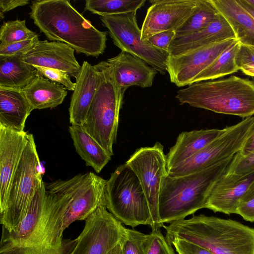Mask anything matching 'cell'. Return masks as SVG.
Instances as JSON below:
<instances>
[{
	"label": "cell",
	"mask_w": 254,
	"mask_h": 254,
	"mask_svg": "<svg viewBox=\"0 0 254 254\" xmlns=\"http://www.w3.org/2000/svg\"><path fill=\"white\" fill-rule=\"evenodd\" d=\"M29 16L49 40L64 43L76 53L98 57L106 48L107 33L94 27L66 0L32 2Z\"/></svg>",
	"instance_id": "obj_1"
},
{
	"label": "cell",
	"mask_w": 254,
	"mask_h": 254,
	"mask_svg": "<svg viewBox=\"0 0 254 254\" xmlns=\"http://www.w3.org/2000/svg\"><path fill=\"white\" fill-rule=\"evenodd\" d=\"M163 227L169 241L182 239L214 254H254V228L236 220L193 215Z\"/></svg>",
	"instance_id": "obj_2"
},
{
	"label": "cell",
	"mask_w": 254,
	"mask_h": 254,
	"mask_svg": "<svg viewBox=\"0 0 254 254\" xmlns=\"http://www.w3.org/2000/svg\"><path fill=\"white\" fill-rule=\"evenodd\" d=\"M233 157L188 175L171 177L167 174L162 180L159 198L161 227L204 208L210 190L226 172Z\"/></svg>",
	"instance_id": "obj_3"
},
{
	"label": "cell",
	"mask_w": 254,
	"mask_h": 254,
	"mask_svg": "<svg viewBox=\"0 0 254 254\" xmlns=\"http://www.w3.org/2000/svg\"><path fill=\"white\" fill-rule=\"evenodd\" d=\"M176 97L181 105L216 113L242 118L254 115V82L237 76L193 83L178 90Z\"/></svg>",
	"instance_id": "obj_4"
},
{
	"label": "cell",
	"mask_w": 254,
	"mask_h": 254,
	"mask_svg": "<svg viewBox=\"0 0 254 254\" xmlns=\"http://www.w3.org/2000/svg\"><path fill=\"white\" fill-rule=\"evenodd\" d=\"M94 66L98 76L97 87L82 126L112 156L123 98L118 93L109 63L102 61Z\"/></svg>",
	"instance_id": "obj_5"
},
{
	"label": "cell",
	"mask_w": 254,
	"mask_h": 254,
	"mask_svg": "<svg viewBox=\"0 0 254 254\" xmlns=\"http://www.w3.org/2000/svg\"><path fill=\"white\" fill-rule=\"evenodd\" d=\"M106 208L114 216L132 228L154 224L149 204L139 180L126 163L120 165L107 180Z\"/></svg>",
	"instance_id": "obj_6"
},
{
	"label": "cell",
	"mask_w": 254,
	"mask_h": 254,
	"mask_svg": "<svg viewBox=\"0 0 254 254\" xmlns=\"http://www.w3.org/2000/svg\"><path fill=\"white\" fill-rule=\"evenodd\" d=\"M75 221L63 203L45 194L43 214L35 231L22 242L0 244V254H65L74 240H63V232Z\"/></svg>",
	"instance_id": "obj_7"
},
{
	"label": "cell",
	"mask_w": 254,
	"mask_h": 254,
	"mask_svg": "<svg viewBox=\"0 0 254 254\" xmlns=\"http://www.w3.org/2000/svg\"><path fill=\"white\" fill-rule=\"evenodd\" d=\"M42 174L34 136L29 133L28 142L11 181L5 207L0 213L3 229L11 232L22 222L43 181Z\"/></svg>",
	"instance_id": "obj_8"
},
{
	"label": "cell",
	"mask_w": 254,
	"mask_h": 254,
	"mask_svg": "<svg viewBox=\"0 0 254 254\" xmlns=\"http://www.w3.org/2000/svg\"><path fill=\"white\" fill-rule=\"evenodd\" d=\"M254 131V117L226 127L211 142L177 166L167 170L171 177L191 174L233 157Z\"/></svg>",
	"instance_id": "obj_9"
},
{
	"label": "cell",
	"mask_w": 254,
	"mask_h": 254,
	"mask_svg": "<svg viewBox=\"0 0 254 254\" xmlns=\"http://www.w3.org/2000/svg\"><path fill=\"white\" fill-rule=\"evenodd\" d=\"M136 13L131 12L100 16V18L108 29L114 44L122 51L140 58L157 72L165 74L167 71V62L169 55L142 40Z\"/></svg>",
	"instance_id": "obj_10"
},
{
	"label": "cell",
	"mask_w": 254,
	"mask_h": 254,
	"mask_svg": "<svg viewBox=\"0 0 254 254\" xmlns=\"http://www.w3.org/2000/svg\"><path fill=\"white\" fill-rule=\"evenodd\" d=\"M126 229L103 204L85 220L83 231L65 254H108L120 243Z\"/></svg>",
	"instance_id": "obj_11"
},
{
	"label": "cell",
	"mask_w": 254,
	"mask_h": 254,
	"mask_svg": "<svg viewBox=\"0 0 254 254\" xmlns=\"http://www.w3.org/2000/svg\"><path fill=\"white\" fill-rule=\"evenodd\" d=\"M125 163L138 177L146 195L154 224L152 229L161 228L159 224V198L162 180L167 174L163 146L156 142L152 147H141Z\"/></svg>",
	"instance_id": "obj_12"
},
{
	"label": "cell",
	"mask_w": 254,
	"mask_h": 254,
	"mask_svg": "<svg viewBox=\"0 0 254 254\" xmlns=\"http://www.w3.org/2000/svg\"><path fill=\"white\" fill-rule=\"evenodd\" d=\"M236 40V39H227L177 55H169L167 70L171 81L178 87L190 85L197 75Z\"/></svg>",
	"instance_id": "obj_13"
},
{
	"label": "cell",
	"mask_w": 254,
	"mask_h": 254,
	"mask_svg": "<svg viewBox=\"0 0 254 254\" xmlns=\"http://www.w3.org/2000/svg\"><path fill=\"white\" fill-rule=\"evenodd\" d=\"M141 30V39L163 31H174L183 24L195 9L198 0H150Z\"/></svg>",
	"instance_id": "obj_14"
},
{
	"label": "cell",
	"mask_w": 254,
	"mask_h": 254,
	"mask_svg": "<svg viewBox=\"0 0 254 254\" xmlns=\"http://www.w3.org/2000/svg\"><path fill=\"white\" fill-rule=\"evenodd\" d=\"M29 134L0 125V213L5 207L11 181L28 142Z\"/></svg>",
	"instance_id": "obj_15"
},
{
	"label": "cell",
	"mask_w": 254,
	"mask_h": 254,
	"mask_svg": "<svg viewBox=\"0 0 254 254\" xmlns=\"http://www.w3.org/2000/svg\"><path fill=\"white\" fill-rule=\"evenodd\" d=\"M75 50L60 42L38 40L22 56V60L30 65L56 68L76 78L81 65L74 56Z\"/></svg>",
	"instance_id": "obj_16"
},
{
	"label": "cell",
	"mask_w": 254,
	"mask_h": 254,
	"mask_svg": "<svg viewBox=\"0 0 254 254\" xmlns=\"http://www.w3.org/2000/svg\"><path fill=\"white\" fill-rule=\"evenodd\" d=\"M107 62L112 68L118 93L122 98L127 89L132 86L151 87L157 73L142 60L125 52Z\"/></svg>",
	"instance_id": "obj_17"
},
{
	"label": "cell",
	"mask_w": 254,
	"mask_h": 254,
	"mask_svg": "<svg viewBox=\"0 0 254 254\" xmlns=\"http://www.w3.org/2000/svg\"><path fill=\"white\" fill-rule=\"evenodd\" d=\"M254 179V173L239 176L225 172L210 190L204 208L214 212L236 214L238 204Z\"/></svg>",
	"instance_id": "obj_18"
},
{
	"label": "cell",
	"mask_w": 254,
	"mask_h": 254,
	"mask_svg": "<svg viewBox=\"0 0 254 254\" xmlns=\"http://www.w3.org/2000/svg\"><path fill=\"white\" fill-rule=\"evenodd\" d=\"M98 76L94 65L83 62L76 78L68 109L71 125H82L97 87Z\"/></svg>",
	"instance_id": "obj_19"
},
{
	"label": "cell",
	"mask_w": 254,
	"mask_h": 254,
	"mask_svg": "<svg viewBox=\"0 0 254 254\" xmlns=\"http://www.w3.org/2000/svg\"><path fill=\"white\" fill-rule=\"evenodd\" d=\"M230 39H236L235 34L224 16L219 12L215 20L204 29L195 33L174 37L169 47L170 56L212 43Z\"/></svg>",
	"instance_id": "obj_20"
},
{
	"label": "cell",
	"mask_w": 254,
	"mask_h": 254,
	"mask_svg": "<svg viewBox=\"0 0 254 254\" xmlns=\"http://www.w3.org/2000/svg\"><path fill=\"white\" fill-rule=\"evenodd\" d=\"M222 129H208L180 133L166 155L167 170L181 164L216 138Z\"/></svg>",
	"instance_id": "obj_21"
},
{
	"label": "cell",
	"mask_w": 254,
	"mask_h": 254,
	"mask_svg": "<svg viewBox=\"0 0 254 254\" xmlns=\"http://www.w3.org/2000/svg\"><path fill=\"white\" fill-rule=\"evenodd\" d=\"M33 111L21 89L0 87V125L24 131L26 121Z\"/></svg>",
	"instance_id": "obj_22"
},
{
	"label": "cell",
	"mask_w": 254,
	"mask_h": 254,
	"mask_svg": "<svg viewBox=\"0 0 254 254\" xmlns=\"http://www.w3.org/2000/svg\"><path fill=\"white\" fill-rule=\"evenodd\" d=\"M243 45L254 46V17L237 0H211Z\"/></svg>",
	"instance_id": "obj_23"
},
{
	"label": "cell",
	"mask_w": 254,
	"mask_h": 254,
	"mask_svg": "<svg viewBox=\"0 0 254 254\" xmlns=\"http://www.w3.org/2000/svg\"><path fill=\"white\" fill-rule=\"evenodd\" d=\"M21 91L33 110L55 108L67 94L64 86L39 74Z\"/></svg>",
	"instance_id": "obj_24"
},
{
	"label": "cell",
	"mask_w": 254,
	"mask_h": 254,
	"mask_svg": "<svg viewBox=\"0 0 254 254\" xmlns=\"http://www.w3.org/2000/svg\"><path fill=\"white\" fill-rule=\"evenodd\" d=\"M68 130L77 154L87 166L100 173L111 160V156L82 125H71Z\"/></svg>",
	"instance_id": "obj_25"
},
{
	"label": "cell",
	"mask_w": 254,
	"mask_h": 254,
	"mask_svg": "<svg viewBox=\"0 0 254 254\" xmlns=\"http://www.w3.org/2000/svg\"><path fill=\"white\" fill-rule=\"evenodd\" d=\"M45 203V183L42 181L38 187L22 222L11 232L2 229L0 244H16L27 239L35 231L42 217Z\"/></svg>",
	"instance_id": "obj_26"
},
{
	"label": "cell",
	"mask_w": 254,
	"mask_h": 254,
	"mask_svg": "<svg viewBox=\"0 0 254 254\" xmlns=\"http://www.w3.org/2000/svg\"><path fill=\"white\" fill-rule=\"evenodd\" d=\"M22 55L0 57V87L22 89L39 74L32 65L22 60Z\"/></svg>",
	"instance_id": "obj_27"
},
{
	"label": "cell",
	"mask_w": 254,
	"mask_h": 254,
	"mask_svg": "<svg viewBox=\"0 0 254 254\" xmlns=\"http://www.w3.org/2000/svg\"><path fill=\"white\" fill-rule=\"evenodd\" d=\"M240 46L237 40L221 53L216 60L192 80L195 82L216 79L240 70L236 62V55Z\"/></svg>",
	"instance_id": "obj_28"
},
{
	"label": "cell",
	"mask_w": 254,
	"mask_h": 254,
	"mask_svg": "<svg viewBox=\"0 0 254 254\" xmlns=\"http://www.w3.org/2000/svg\"><path fill=\"white\" fill-rule=\"evenodd\" d=\"M219 13L211 0H198L193 12L175 32V37L190 35L204 29L215 20Z\"/></svg>",
	"instance_id": "obj_29"
},
{
	"label": "cell",
	"mask_w": 254,
	"mask_h": 254,
	"mask_svg": "<svg viewBox=\"0 0 254 254\" xmlns=\"http://www.w3.org/2000/svg\"><path fill=\"white\" fill-rule=\"evenodd\" d=\"M145 0H87L85 10L100 16L112 15L136 12Z\"/></svg>",
	"instance_id": "obj_30"
},
{
	"label": "cell",
	"mask_w": 254,
	"mask_h": 254,
	"mask_svg": "<svg viewBox=\"0 0 254 254\" xmlns=\"http://www.w3.org/2000/svg\"><path fill=\"white\" fill-rule=\"evenodd\" d=\"M25 20L5 22L0 29V46L33 39L38 35L26 26Z\"/></svg>",
	"instance_id": "obj_31"
},
{
	"label": "cell",
	"mask_w": 254,
	"mask_h": 254,
	"mask_svg": "<svg viewBox=\"0 0 254 254\" xmlns=\"http://www.w3.org/2000/svg\"><path fill=\"white\" fill-rule=\"evenodd\" d=\"M150 240V234L126 228L120 242L122 254H146Z\"/></svg>",
	"instance_id": "obj_32"
},
{
	"label": "cell",
	"mask_w": 254,
	"mask_h": 254,
	"mask_svg": "<svg viewBox=\"0 0 254 254\" xmlns=\"http://www.w3.org/2000/svg\"><path fill=\"white\" fill-rule=\"evenodd\" d=\"M254 173V152L243 156L238 152L235 154L227 167L226 173L245 176Z\"/></svg>",
	"instance_id": "obj_33"
},
{
	"label": "cell",
	"mask_w": 254,
	"mask_h": 254,
	"mask_svg": "<svg viewBox=\"0 0 254 254\" xmlns=\"http://www.w3.org/2000/svg\"><path fill=\"white\" fill-rule=\"evenodd\" d=\"M146 254H175L172 244L165 237L160 228L152 229Z\"/></svg>",
	"instance_id": "obj_34"
},
{
	"label": "cell",
	"mask_w": 254,
	"mask_h": 254,
	"mask_svg": "<svg viewBox=\"0 0 254 254\" xmlns=\"http://www.w3.org/2000/svg\"><path fill=\"white\" fill-rule=\"evenodd\" d=\"M38 71L39 74L51 81L58 83L64 86L68 90L73 91L75 83H73L70 78V76L66 72L61 70L32 65Z\"/></svg>",
	"instance_id": "obj_35"
},
{
	"label": "cell",
	"mask_w": 254,
	"mask_h": 254,
	"mask_svg": "<svg viewBox=\"0 0 254 254\" xmlns=\"http://www.w3.org/2000/svg\"><path fill=\"white\" fill-rule=\"evenodd\" d=\"M38 40V36H37L30 40L19 41L4 46H0V57L24 54L32 48Z\"/></svg>",
	"instance_id": "obj_36"
},
{
	"label": "cell",
	"mask_w": 254,
	"mask_h": 254,
	"mask_svg": "<svg viewBox=\"0 0 254 254\" xmlns=\"http://www.w3.org/2000/svg\"><path fill=\"white\" fill-rule=\"evenodd\" d=\"M169 242L178 254H214L199 245L182 239L174 238Z\"/></svg>",
	"instance_id": "obj_37"
},
{
	"label": "cell",
	"mask_w": 254,
	"mask_h": 254,
	"mask_svg": "<svg viewBox=\"0 0 254 254\" xmlns=\"http://www.w3.org/2000/svg\"><path fill=\"white\" fill-rule=\"evenodd\" d=\"M175 36L174 31H163L151 36L146 41L154 47L168 53L169 47Z\"/></svg>",
	"instance_id": "obj_38"
},
{
	"label": "cell",
	"mask_w": 254,
	"mask_h": 254,
	"mask_svg": "<svg viewBox=\"0 0 254 254\" xmlns=\"http://www.w3.org/2000/svg\"><path fill=\"white\" fill-rule=\"evenodd\" d=\"M236 62L240 68L245 65L254 64V46L240 43L236 55Z\"/></svg>",
	"instance_id": "obj_39"
},
{
	"label": "cell",
	"mask_w": 254,
	"mask_h": 254,
	"mask_svg": "<svg viewBox=\"0 0 254 254\" xmlns=\"http://www.w3.org/2000/svg\"><path fill=\"white\" fill-rule=\"evenodd\" d=\"M236 214L240 215L246 221L254 222V197L240 201Z\"/></svg>",
	"instance_id": "obj_40"
},
{
	"label": "cell",
	"mask_w": 254,
	"mask_h": 254,
	"mask_svg": "<svg viewBox=\"0 0 254 254\" xmlns=\"http://www.w3.org/2000/svg\"><path fill=\"white\" fill-rule=\"evenodd\" d=\"M29 1L26 0H0V12L4 14L19 6L29 4Z\"/></svg>",
	"instance_id": "obj_41"
},
{
	"label": "cell",
	"mask_w": 254,
	"mask_h": 254,
	"mask_svg": "<svg viewBox=\"0 0 254 254\" xmlns=\"http://www.w3.org/2000/svg\"><path fill=\"white\" fill-rule=\"evenodd\" d=\"M254 152V131L245 142L241 150L238 152L243 156H247Z\"/></svg>",
	"instance_id": "obj_42"
},
{
	"label": "cell",
	"mask_w": 254,
	"mask_h": 254,
	"mask_svg": "<svg viewBox=\"0 0 254 254\" xmlns=\"http://www.w3.org/2000/svg\"><path fill=\"white\" fill-rule=\"evenodd\" d=\"M254 197V179L250 184L241 201H244Z\"/></svg>",
	"instance_id": "obj_43"
},
{
	"label": "cell",
	"mask_w": 254,
	"mask_h": 254,
	"mask_svg": "<svg viewBox=\"0 0 254 254\" xmlns=\"http://www.w3.org/2000/svg\"><path fill=\"white\" fill-rule=\"evenodd\" d=\"M240 70L246 75L254 77V64L242 66L240 67Z\"/></svg>",
	"instance_id": "obj_44"
},
{
	"label": "cell",
	"mask_w": 254,
	"mask_h": 254,
	"mask_svg": "<svg viewBox=\"0 0 254 254\" xmlns=\"http://www.w3.org/2000/svg\"><path fill=\"white\" fill-rule=\"evenodd\" d=\"M238 2L254 17V7L249 4L246 0H237Z\"/></svg>",
	"instance_id": "obj_45"
},
{
	"label": "cell",
	"mask_w": 254,
	"mask_h": 254,
	"mask_svg": "<svg viewBox=\"0 0 254 254\" xmlns=\"http://www.w3.org/2000/svg\"><path fill=\"white\" fill-rule=\"evenodd\" d=\"M108 254H122L120 243L113 248Z\"/></svg>",
	"instance_id": "obj_46"
},
{
	"label": "cell",
	"mask_w": 254,
	"mask_h": 254,
	"mask_svg": "<svg viewBox=\"0 0 254 254\" xmlns=\"http://www.w3.org/2000/svg\"><path fill=\"white\" fill-rule=\"evenodd\" d=\"M246 1L253 7H254V0H246Z\"/></svg>",
	"instance_id": "obj_47"
},
{
	"label": "cell",
	"mask_w": 254,
	"mask_h": 254,
	"mask_svg": "<svg viewBox=\"0 0 254 254\" xmlns=\"http://www.w3.org/2000/svg\"><path fill=\"white\" fill-rule=\"evenodd\" d=\"M4 14L1 13V12H0V20H2L3 18H4Z\"/></svg>",
	"instance_id": "obj_48"
}]
</instances>
